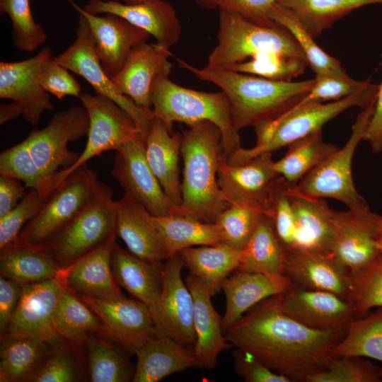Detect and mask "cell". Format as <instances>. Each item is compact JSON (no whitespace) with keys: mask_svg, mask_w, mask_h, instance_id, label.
I'll return each instance as SVG.
<instances>
[{"mask_svg":"<svg viewBox=\"0 0 382 382\" xmlns=\"http://www.w3.org/2000/svg\"><path fill=\"white\" fill-rule=\"evenodd\" d=\"M68 71L54 57H49L41 66L39 75L41 86L59 100L67 96L79 98L81 95V85Z\"/></svg>","mask_w":382,"mask_h":382,"instance_id":"cell-55","label":"cell"},{"mask_svg":"<svg viewBox=\"0 0 382 382\" xmlns=\"http://www.w3.org/2000/svg\"><path fill=\"white\" fill-rule=\"evenodd\" d=\"M116 152L110 173L125 193L154 216H182L180 206L165 193L147 162L144 137L125 143Z\"/></svg>","mask_w":382,"mask_h":382,"instance_id":"cell-13","label":"cell"},{"mask_svg":"<svg viewBox=\"0 0 382 382\" xmlns=\"http://www.w3.org/2000/svg\"><path fill=\"white\" fill-rule=\"evenodd\" d=\"M314 79L312 88L298 104L338 100L358 92L371 82L370 79L355 81L349 76L342 78L325 76H316Z\"/></svg>","mask_w":382,"mask_h":382,"instance_id":"cell-53","label":"cell"},{"mask_svg":"<svg viewBox=\"0 0 382 382\" xmlns=\"http://www.w3.org/2000/svg\"><path fill=\"white\" fill-rule=\"evenodd\" d=\"M376 241L378 249L380 253L382 255V216L381 217V219L378 224L376 236Z\"/></svg>","mask_w":382,"mask_h":382,"instance_id":"cell-61","label":"cell"},{"mask_svg":"<svg viewBox=\"0 0 382 382\" xmlns=\"http://www.w3.org/2000/svg\"><path fill=\"white\" fill-rule=\"evenodd\" d=\"M347 301L355 318L366 316L371 308L382 307V255L361 270L351 273Z\"/></svg>","mask_w":382,"mask_h":382,"instance_id":"cell-45","label":"cell"},{"mask_svg":"<svg viewBox=\"0 0 382 382\" xmlns=\"http://www.w3.org/2000/svg\"><path fill=\"white\" fill-rule=\"evenodd\" d=\"M86 12L97 15L112 13L153 36L156 42L170 49L179 40L182 28L173 5L166 0H141L134 4L118 1L89 0Z\"/></svg>","mask_w":382,"mask_h":382,"instance_id":"cell-22","label":"cell"},{"mask_svg":"<svg viewBox=\"0 0 382 382\" xmlns=\"http://www.w3.org/2000/svg\"><path fill=\"white\" fill-rule=\"evenodd\" d=\"M163 264L141 259L122 248L117 241L113 245L111 267L117 282L149 307L156 325L163 286Z\"/></svg>","mask_w":382,"mask_h":382,"instance_id":"cell-29","label":"cell"},{"mask_svg":"<svg viewBox=\"0 0 382 382\" xmlns=\"http://www.w3.org/2000/svg\"><path fill=\"white\" fill-rule=\"evenodd\" d=\"M180 67L200 80L210 82L227 96L235 128L256 127L272 121L300 103L315 79L292 82L277 81L230 69L195 67L177 59Z\"/></svg>","mask_w":382,"mask_h":382,"instance_id":"cell-2","label":"cell"},{"mask_svg":"<svg viewBox=\"0 0 382 382\" xmlns=\"http://www.w3.org/2000/svg\"><path fill=\"white\" fill-rule=\"evenodd\" d=\"M98 180L97 173L86 163L77 168L54 190L14 243L48 247L85 207Z\"/></svg>","mask_w":382,"mask_h":382,"instance_id":"cell-9","label":"cell"},{"mask_svg":"<svg viewBox=\"0 0 382 382\" xmlns=\"http://www.w3.org/2000/svg\"><path fill=\"white\" fill-rule=\"evenodd\" d=\"M100 318L108 337L134 353L144 342L161 336L149 307L127 297L100 300L79 296Z\"/></svg>","mask_w":382,"mask_h":382,"instance_id":"cell-18","label":"cell"},{"mask_svg":"<svg viewBox=\"0 0 382 382\" xmlns=\"http://www.w3.org/2000/svg\"><path fill=\"white\" fill-rule=\"evenodd\" d=\"M272 154H259L239 166L229 165L221 154L217 181L228 205L246 204L265 213L271 184L280 176L274 169Z\"/></svg>","mask_w":382,"mask_h":382,"instance_id":"cell-19","label":"cell"},{"mask_svg":"<svg viewBox=\"0 0 382 382\" xmlns=\"http://www.w3.org/2000/svg\"><path fill=\"white\" fill-rule=\"evenodd\" d=\"M224 333L233 347L253 354L273 371L305 382L328 368L332 349L344 337L285 315L276 295L258 303Z\"/></svg>","mask_w":382,"mask_h":382,"instance_id":"cell-1","label":"cell"},{"mask_svg":"<svg viewBox=\"0 0 382 382\" xmlns=\"http://www.w3.org/2000/svg\"><path fill=\"white\" fill-rule=\"evenodd\" d=\"M183 267L180 252L170 257L163 264L156 327L161 336L169 337L194 350L196 340L193 325L194 301L181 277Z\"/></svg>","mask_w":382,"mask_h":382,"instance_id":"cell-15","label":"cell"},{"mask_svg":"<svg viewBox=\"0 0 382 382\" xmlns=\"http://www.w3.org/2000/svg\"><path fill=\"white\" fill-rule=\"evenodd\" d=\"M181 138L182 134L170 132L154 117L145 139L147 162L165 193L178 206L182 203L179 176Z\"/></svg>","mask_w":382,"mask_h":382,"instance_id":"cell-31","label":"cell"},{"mask_svg":"<svg viewBox=\"0 0 382 382\" xmlns=\"http://www.w3.org/2000/svg\"><path fill=\"white\" fill-rule=\"evenodd\" d=\"M88 128L86 110L71 105L57 112L45 127L33 130L23 141L38 167L54 181L59 168L71 166L80 156L69 150L68 143L87 135Z\"/></svg>","mask_w":382,"mask_h":382,"instance_id":"cell-12","label":"cell"},{"mask_svg":"<svg viewBox=\"0 0 382 382\" xmlns=\"http://www.w3.org/2000/svg\"><path fill=\"white\" fill-rule=\"evenodd\" d=\"M133 382H158L190 368H201L192 349L167 336H155L137 348Z\"/></svg>","mask_w":382,"mask_h":382,"instance_id":"cell-30","label":"cell"},{"mask_svg":"<svg viewBox=\"0 0 382 382\" xmlns=\"http://www.w3.org/2000/svg\"><path fill=\"white\" fill-rule=\"evenodd\" d=\"M199 6L208 8L226 10L237 13L248 20L262 25H276L270 18L272 7L281 0H195Z\"/></svg>","mask_w":382,"mask_h":382,"instance_id":"cell-54","label":"cell"},{"mask_svg":"<svg viewBox=\"0 0 382 382\" xmlns=\"http://www.w3.org/2000/svg\"><path fill=\"white\" fill-rule=\"evenodd\" d=\"M185 267L201 279L212 296L219 293L224 279L240 267L243 250L220 243L190 247L180 251Z\"/></svg>","mask_w":382,"mask_h":382,"instance_id":"cell-34","label":"cell"},{"mask_svg":"<svg viewBox=\"0 0 382 382\" xmlns=\"http://www.w3.org/2000/svg\"><path fill=\"white\" fill-rule=\"evenodd\" d=\"M64 272L49 247L13 243L0 250V274L21 285L56 278Z\"/></svg>","mask_w":382,"mask_h":382,"instance_id":"cell-32","label":"cell"},{"mask_svg":"<svg viewBox=\"0 0 382 382\" xmlns=\"http://www.w3.org/2000/svg\"><path fill=\"white\" fill-rule=\"evenodd\" d=\"M87 351V369L92 382H128L133 370L129 353L120 344L101 335L91 336L84 344Z\"/></svg>","mask_w":382,"mask_h":382,"instance_id":"cell-38","label":"cell"},{"mask_svg":"<svg viewBox=\"0 0 382 382\" xmlns=\"http://www.w3.org/2000/svg\"><path fill=\"white\" fill-rule=\"evenodd\" d=\"M115 236L64 270L65 286L79 296L100 300L126 298L111 267Z\"/></svg>","mask_w":382,"mask_h":382,"instance_id":"cell-25","label":"cell"},{"mask_svg":"<svg viewBox=\"0 0 382 382\" xmlns=\"http://www.w3.org/2000/svg\"><path fill=\"white\" fill-rule=\"evenodd\" d=\"M51 57V49L46 47L31 58L0 62V98L19 105L24 119L33 125L38 123L44 111L54 108L39 81L41 66Z\"/></svg>","mask_w":382,"mask_h":382,"instance_id":"cell-20","label":"cell"},{"mask_svg":"<svg viewBox=\"0 0 382 382\" xmlns=\"http://www.w3.org/2000/svg\"><path fill=\"white\" fill-rule=\"evenodd\" d=\"M332 356L365 357L382 362V307L354 319L344 337L332 349Z\"/></svg>","mask_w":382,"mask_h":382,"instance_id":"cell-42","label":"cell"},{"mask_svg":"<svg viewBox=\"0 0 382 382\" xmlns=\"http://www.w3.org/2000/svg\"><path fill=\"white\" fill-rule=\"evenodd\" d=\"M23 115L22 108L17 103H2L0 105V125Z\"/></svg>","mask_w":382,"mask_h":382,"instance_id":"cell-60","label":"cell"},{"mask_svg":"<svg viewBox=\"0 0 382 382\" xmlns=\"http://www.w3.org/2000/svg\"><path fill=\"white\" fill-rule=\"evenodd\" d=\"M307 62L281 54H264L238 63L230 70L277 81H289L304 72Z\"/></svg>","mask_w":382,"mask_h":382,"instance_id":"cell-50","label":"cell"},{"mask_svg":"<svg viewBox=\"0 0 382 382\" xmlns=\"http://www.w3.org/2000/svg\"><path fill=\"white\" fill-rule=\"evenodd\" d=\"M284 276L291 286L330 292L347 301L351 272L330 253L305 248L286 252Z\"/></svg>","mask_w":382,"mask_h":382,"instance_id":"cell-21","label":"cell"},{"mask_svg":"<svg viewBox=\"0 0 382 382\" xmlns=\"http://www.w3.org/2000/svg\"><path fill=\"white\" fill-rule=\"evenodd\" d=\"M363 140L369 142L374 154L382 152V81L379 84L374 112Z\"/></svg>","mask_w":382,"mask_h":382,"instance_id":"cell-59","label":"cell"},{"mask_svg":"<svg viewBox=\"0 0 382 382\" xmlns=\"http://www.w3.org/2000/svg\"><path fill=\"white\" fill-rule=\"evenodd\" d=\"M264 54H281L306 61L299 45L284 27L259 25L237 13L219 10L217 43L204 67L228 69L248 58Z\"/></svg>","mask_w":382,"mask_h":382,"instance_id":"cell-6","label":"cell"},{"mask_svg":"<svg viewBox=\"0 0 382 382\" xmlns=\"http://www.w3.org/2000/svg\"><path fill=\"white\" fill-rule=\"evenodd\" d=\"M234 370L246 382H291L260 361L255 356L242 349L236 348L233 352Z\"/></svg>","mask_w":382,"mask_h":382,"instance_id":"cell-56","label":"cell"},{"mask_svg":"<svg viewBox=\"0 0 382 382\" xmlns=\"http://www.w3.org/2000/svg\"><path fill=\"white\" fill-rule=\"evenodd\" d=\"M153 221L169 257L187 248L222 243L220 230L215 223L181 215L153 216Z\"/></svg>","mask_w":382,"mask_h":382,"instance_id":"cell-39","label":"cell"},{"mask_svg":"<svg viewBox=\"0 0 382 382\" xmlns=\"http://www.w3.org/2000/svg\"><path fill=\"white\" fill-rule=\"evenodd\" d=\"M262 214L257 207L243 204H229L217 217L222 243L238 250L247 245Z\"/></svg>","mask_w":382,"mask_h":382,"instance_id":"cell-48","label":"cell"},{"mask_svg":"<svg viewBox=\"0 0 382 382\" xmlns=\"http://www.w3.org/2000/svg\"><path fill=\"white\" fill-rule=\"evenodd\" d=\"M46 202L30 189L13 209L0 217V250L16 242L25 224L39 214Z\"/></svg>","mask_w":382,"mask_h":382,"instance_id":"cell-51","label":"cell"},{"mask_svg":"<svg viewBox=\"0 0 382 382\" xmlns=\"http://www.w3.org/2000/svg\"><path fill=\"white\" fill-rule=\"evenodd\" d=\"M290 286L286 277H274L241 270L234 271L221 285L226 300V311L221 320L223 331L233 326L258 303L283 293Z\"/></svg>","mask_w":382,"mask_h":382,"instance_id":"cell-28","label":"cell"},{"mask_svg":"<svg viewBox=\"0 0 382 382\" xmlns=\"http://www.w3.org/2000/svg\"><path fill=\"white\" fill-rule=\"evenodd\" d=\"M54 325L62 340L75 345L85 344L92 335H104L99 316L65 284L54 312Z\"/></svg>","mask_w":382,"mask_h":382,"instance_id":"cell-37","label":"cell"},{"mask_svg":"<svg viewBox=\"0 0 382 382\" xmlns=\"http://www.w3.org/2000/svg\"><path fill=\"white\" fill-rule=\"evenodd\" d=\"M151 100L155 117L170 132H173V122L189 126L209 121L221 130L222 151L226 159L241 147L238 131L232 120L230 101L224 91H195L178 85L167 76H158L151 85Z\"/></svg>","mask_w":382,"mask_h":382,"instance_id":"cell-5","label":"cell"},{"mask_svg":"<svg viewBox=\"0 0 382 382\" xmlns=\"http://www.w3.org/2000/svg\"><path fill=\"white\" fill-rule=\"evenodd\" d=\"M64 284L63 272L56 278L23 285L4 335L32 337L51 346L62 341L54 315Z\"/></svg>","mask_w":382,"mask_h":382,"instance_id":"cell-14","label":"cell"},{"mask_svg":"<svg viewBox=\"0 0 382 382\" xmlns=\"http://www.w3.org/2000/svg\"><path fill=\"white\" fill-rule=\"evenodd\" d=\"M290 198L296 227V248L330 253L335 210L323 198L293 195Z\"/></svg>","mask_w":382,"mask_h":382,"instance_id":"cell-33","label":"cell"},{"mask_svg":"<svg viewBox=\"0 0 382 382\" xmlns=\"http://www.w3.org/2000/svg\"><path fill=\"white\" fill-rule=\"evenodd\" d=\"M168 49L142 41L135 45L119 72L112 79L118 90L136 104L151 109V88L158 76L168 77L173 68Z\"/></svg>","mask_w":382,"mask_h":382,"instance_id":"cell-23","label":"cell"},{"mask_svg":"<svg viewBox=\"0 0 382 382\" xmlns=\"http://www.w3.org/2000/svg\"><path fill=\"white\" fill-rule=\"evenodd\" d=\"M116 204V235L135 256L150 262H163L169 258L153 216L125 193Z\"/></svg>","mask_w":382,"mask_h":382,"instance_id":"cell-26","label":"cell"},{"mask_svg":"<svg viewBox=\"0 0 382 382\" xmlns=\"http://www.w3.org/2000/svg\"><path fill=\"white\" fill-rule=\"evenodd\" d=\"M279 3L316 38L353 10L382 0H281Z\"/></svg>","mask_w":382,"mask_h":382,"instance_id":"cell-41","label":"cell"},{"mask_svg":"<svg viewBox=\"0 0 382 382\" xmlns=\"http://www.w3.org/2000/svg\"><path fill=\"white\" fill-rule=\"evenodd\" d=\"M64 340L52 345L32 382H74L79 379V369L71 347Z\"/></svg>","mask_w":382,"mask_h":382,"instance_id":"cell-52","label":"cell"},{"mask_svg":"<svg viewBox=\"0 0 382 382\" xmlns=\"http://www.w3.org/2000/svg\"><path fill=\"white\" fill-rule=\"evenodd\" d=\"M375 103L357 115L346 144L305 175L297 184L290 186V195L313 198H331L345 204L348 209L369 208L364 198L354 185L352 164L356 149L364 139Z\"/></svg>","mask_w":382,"mask_h":382,"instance_id":"cell-7","label":"cell"},{"mask_svg":"<svg viewBox=\"0 0 382 382\" xmlns=\"http://www.w3.org/2000/svg\"><path fill=\"white\" fill-rule=\"evenodd\" d=\"M286 251L279 241L271 219L262 214L255 228L243 249L238 270L274 277H285Z\"/></svg>","mask_w":382,"mask_h":382,"instance_id":"cell-36","label":"cell"},{"mask_svg":"<svg viewBox=\"0 0 382 382\" xmlns=\"http://www.w3.org/2000/svg\"><path fill=\"white\" fill-rule=\"evenodd\" d=\"M382 368L361 357H332L328 368L307 382H381Z\"/></svg>","mask_w":382,"mask_h":382,"instance_id":"cell-49","label":"cell"},{"mask_svg":"<svg viewBox=\"0 0 382 382\" xmlns=\"http://www.w3.org/2000/svg\"><path fill=\"white\" fill-rule=\"evenodd\" d=\"M116 1H121L123 3L126 4H134L141 1V0H116Z\"/></svg>","mask_w":382,"mask_h":382,"instance_id":"cell-62","label":"cell"},{"mask_svg":"<svg viewBox=\"0 0 382 382\" xmlns=\"http://www.w3.org/2000/svg\"><path fill=\"white\" fill-rule=\"evenodd\" d=\"M185 282L194 301L193 325L195 333L194 352L202 369L211 370L217 364L219 354L232 347L221 327L222 318L213 306L209 288L194 274L186 276Z\"/></svg>","mask_w":382,"mask_h":382,"instance_id":"cell-27","label":"cell"},{"mask_svg":"<svg viewBox=\"0 0 382 382\" xmlns=\"http://www.w3.org/2000/svg\"><path fill=\"white\" fill-rule=\"evenodd\" d=\"M276 298L283 313L313 329L344 336L355 319L350 303L330 292L290 286Z\"/></svg>","mask_w":382,"mask_h":382,"instance_id":"cell-17","label":"cell"},{"mask_svg":"<svg viewBox=\"0 0 382 382\" xmlns=\"http://www.w3.org/2000/svg\"><path fill=\"white\" fill-rule=\"evenodd\" d=\"M381 217L369 207L335 210L330 253L351 273L364 267L380 254L376 236Z\"/></svg>","mask_w":382,"mask_h":382,"instance_id":"cell-16","label":"cell"},{"mask_svg":"<svg viewBox=\"0 0 382 382\" xmlns=\"http://www.w3.org/2000/svg\"><path fill=\"white\" fill-rule=\"evenodd\" d=\"M112 190L98 180L82 210L48 246L62 269L116 235Z\"/></svg>","mask_w":382,"mask_h":382,"instance_id":"cell-8","label":"cell"},{"mask_svg":"<svg viewBox=\"0 0 382 382\" xmlns=\"http://www.w3.org/2000/svg\"><path fill=\"white\" fill-rule=\"evenodd\" d=\"M0 13H6L11 18L16 49L33 52L46 41L42 25L33 17L29 0H0Z\"/></svg>","mask_w":382,"mask_h":382,"instance_id":"cell-47","label":"cell"},{"mask_svg":"<svg viewBox=\"0 0 382 382\" xmlns=\"http://www.w3.org/2000/svg\"><path fill=\"white\" fill-rule=\"evenodd\" d=\"M270 18L286 28L294 37L316 76L348 77L340 62L324 52L292 13L279 2L270 11Z\"/></svg>","mask_w":382,"mask_h":382,"instance_id":"cell-43","label":"cell"},{"mask_svg":"<svg viewBox=\"0 0 382 382\" xmlns=\"http://www.w3.org/2000/svg\"><path fill=\"white\" fill-rule=\"evenodd\" d=\"M0 175L20 180L47 200L54 190L53 180L36 164L24 141L1 153Z\"/></svg>","mask_w":382,"mask_h":382,"instance_id":"cell-44","label":"cell"},{"mask_svg":"<svg viewBox=\"0 0 382 382\" xmlns=\"http://www.w3.org/2000/svg\"><path fill=\"white\" fill-rule=\"evenodd\" d=\"M182 134L180 154L183 160L181 182L182 216L205 223H215L228 207L217 181L222 135L209 121L189 125Z\"/></svg>","mask_w":382,"mask_h":382,"instance_id":"cell-3","label":"cell"},{"mask_svg":"<svg viewBox=\"0 0 382 382\" xmlns=\"http://www.w3.org/2000/svg\"><path fill=\"white\" fill-rule=\"evenodd\" d=\"M79 98L89 117L88 140L76 161L57 172L54 190L71 173L91 158L107 151H117L125 143L138 137L144 138L129 113L112 99L88 93H81Z\"/></svg>","mask_w":382,"mask_h":382,"instance_id":"cell-10","label":"cell"},{"mask_svg":"<svg viewBox=\"0 0 382 382\" xmlns=\"http://www.w3.org/2000/svg\"><path fill=\"white\" fill-rule=\"evenodd\" d=\"M51 347L32 337L11 335L1 336L0 381H31Z\"/></svg>","mask_w":382,"mask_h":382,"instance_id":"cell-35","label":"cell"},{"mask_svg":"<svg viewBox=\"0 0 382 382\" xmlns=\"http://www.w3.org/2000/svg\"><path fill=\"white\" fill-rule=\"evenodd\" d=\"M54 59L83 77L92 86L96 94L112 99L127 112L146 139L155 117L152 109L136 104L122 93L106 74L96 53L88 23L82 14L79 13L74 42Z\"/></svg>","mask_w":382,"mask_h":382,"instance_id":"cell-11","label":"cell"},{"mask_svg":"<svg viewBox=\"0 0 382 382\" xmlns=\"http://www.w3.org/2000/svg\"><path fill=\"white\" fill-rule=\"evenodd\" d=\"M74 8L82 14L88 23L96 53L106 74L112 78L122 67L132 48L146 41L151 35L124 18L107 13L105 16L91 14L72 0Z\"/></svg>","mask_w":382,"mask_h":382,"instance_id":"cell-24","label":"cell"},{"mask_svg":"<svg viewBox=\"0 0 382 382\" xmlns=\"http://www.w3.org/2000/svg\"><path fill=\"white\" fill-rule=\"evenodd\" d=\"M379 84L369 83L358 92L342 99L298 104L279 117L255 127V145L250 149L241 147L228 158L227 163L239 166L263 153H272L288 146L296 140L314 132L345 110L359 107L367 108L376 102Z\"/></svg>","mask_w":382,"mask_h":382,"instance_id":"cell-4","label":"cell"},{"mask_svg":"<svg viewBox=\"0 0 382 382\" xmlns=\"http://www.w3.org/2000/svg\"><path fill=\"white\" fill-rule=\"evenodd\" d=\"M290 186L282 176L273 180L265 213L271 219L275 233L286 252L297 247L295 217L289 193Z\"/></svg>","mask_w":382,"mask_h":382,"instance_id":"cell-46","label":"cell"},{"mask_svg":"<svg viewBox=\"0 0 382 382\" xmlns=\"http://www.w3.org/2000/svg\"><path fill=\"white\" fill-rule=\"evenodd\" d=\"M339 149L337 145L325 141L320 129L290 144L284 156L274 161V167L280 176L294 186Z\"/></svg>","mask_w":382,"mask_h":382,"instance_id":"cell-40","label":"cell"},{"mask_svg":"<svg viewBox=\"0 0 382 382\" xmlns=\"http://www.w3.org/2000/svg\"><path fill=\"white\" fill-rule=\"evenodd\" d=\"M23 285L0 277V335H4L20 299Z\"/></svg>","mask_w":382,"mask_h":382,"instance_id":"cell-57","label":"cell"},{"mask_svg":"<svg viewBox=\"0 0 382 382\" xmlns=\"http://www.w3.org/2000/svg\"><path fill=\"white\" fill-rule=\"evenodd\" d=\"M23 182L0 175V217L13 209L26 195Z\"/></svg>","mask_w":382,"mask_h":382,"instance_id":"cell-58","label":"cell"}]
</instances>
